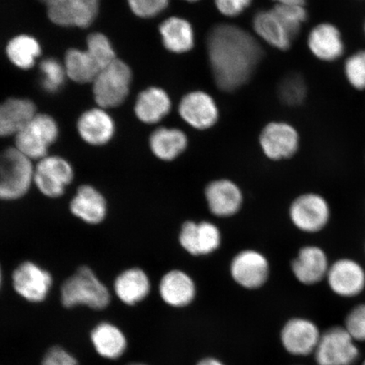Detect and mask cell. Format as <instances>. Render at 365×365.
<instances>
[{
  "label": "cell",
  "instance_id": "1",
  "mask_svg": "<svg viewBox=\"0 0 365 365\" xmlns=\"http://www.w3.org/2000/svg\"><path fill=\"white\" fill-rule=\"evenodd\" d=\"M207 53L214 81L225 93L247 83L263 57L262 45L255 36L227 23L210 30Z\"/></svg>",
  "mask_w": 365,
  "mask_h": 365
},
{
  "label": "cell",
  "instance_id": "2",
  "mask_svg": "<svg viewBox=\"0 0 365 365\" xmlns=\"http://www.w3.org/2000/svg\"><path fill=\"white\" fill-rule=\"evenodd\" d=\"M112 295L93 269L81 267L63 282L61 289V303L67 309L85 307L103 310L110 304Z\"/></svg>",
  "mask_w": 365,
  "mask_h": 365
},
{
  "label": "cell",
  "instance_id": "3",
  "mask_svg": "<svg viewBox=\"0 0 365 365\" xmlns=\"http://www.w3.org/2000/svg\"><path fill=\"white\" fill-rule=\"evenodd\" d=\"M35 164L16 147L0 153V200L14 202L29 192L34 185Z\"/></svg>",
  "mask_w": 365,
  "mask_h": 365
},
{
  "label": "cell",
  "instance_id": "4",
  "mask_svg": "<svg viewBox=\"0 0 365 365\" xmlns=\"http://www.w3.org/2000/svg\"><path fill=\"white\" fill-rule=\"evenodd\" d=\"M133 72L127 63L117 58L102 68L91 83L97 106L111 109L121 106L130 93Z\"/></svg>",
  "mask_w": 365,
  "mask_h": 365
},
{
  "label": "cell",
  "instance_id": "5",
  "mask_svg": "<svg viewBox=\"0 0 365 365\" xmlns=\"http://www.w3.org/2000/svg\"><path fill=\"white\" fill-rule=\"evenodd\" d=\"M61 134L56 118L48 113H38L31 118L14 138L15 145L27 158L38 162L49 155Z\"/></svg>",
  "mask_w": 365,
  "mask_h": 365
},
{
  "label": "cell",
  "instance_id": "6",
  "mask_svg": "<svg viewBox=\"0 0 365 365\" xmlns=\"http://www.w3.org/2000/svg\"><path fill=\"white\" fill-rule=\"evenodd\" d=\"M313 355L317 365H354L360 349L344 327L334 326L322 333Z\"/></svg>",
  "mask_w": 365,
  "mask_h": 365
},
{
  "label": "cell",
  "instance_id": "7",
  "mask_svg": "<svg viewBox=\"0 0 365 365\" xmlns=\"http://www.w3.org/2000/svg\"><path fill=\"white\" fill-rule=\"evenodd\" d=\"M74 179L72 164L58 155L49 154L35 164L34 185L46 197H62Z\"/></svg>",
  "mask_w": 365,
  "mask_h": 365
},
{
  "label": "cell",
  "instance_id": "8",
  "mask_svg": "<svg viewBox=\"0 0 365 365\" xmlns=\"http://www.w3.org/2000/svg\"><path fill=\"white\" fill-rule=\"evenodd\" d=\"M11 282L16 293L27 302L39 304L47 299L53 284L51 273L38 263L26 261L12 272Z\"/></svg>",
  "mask_w": 365,
  "mask_h": 365
},
{
  "label": "cell",
  "instance_id": "9",
  "mask_svg": "<svg viewBox=\"0 0 365 365\" xmlns=\"http://www.w3.org/2000/svg\"><path fill=\"white\" fill-rule=\"evenodd\" d=\"M100 3L101 0H51L46 7L53 24L83 29L97 19Z\"/></svg>",
  "mask_w": 365,
  "mask_h": 365
},
{
  "label": "cell",
  "instance_id": "10",
  "mask_svg": "<svg viewBox=\"0 0 365 365\" xmlns=\"http://www.w3.org/2000/svg\"><path fill=\"white\" fill-rule=\"evenodd\" d=\"M290 218L298 230L304 232H317L329 221V205L322 195L309 193L299 196L292 203Z\"/></svg>",
  "mask_w": 365,
  "mask_h": 365
},
{
  "label": "cell",
  "instance_id": "11",
  "mask_svg": "<svg viewBox=\"0 0 365 365\" xmlns=\"http://www.w3.org/2000/svg\"><path fill=\"white\" fill-rule=\"evenodd\" d=\"M178 110L187 125L198 130L211 129L220 115L215 99L211 94L200 90L185 94L180 100Z\"/></svg>",
  "mask_w": 365,
  "mask_h": 365
},
{
  "label": "cell",
  "instance_id": "12",
  "mask_svg": "<svg viewBox=\"0 0 365 365\" xmlns=\"http://www.w3.org/2000/svg\"><path fill=\"white\" fill-rule=\"evenodd\" d=\"M322 333L317 324L310 319L295 317L282 327L280 339L287 353L296 357H307L314 354Z\"/></svg>",
  "mask_w": 365,
  "mask_h": 365
},
{
  "label": "cell",
  "instance_id": "13",
  "mask_svg": "<svg viewBox=\"0 0 365 365\" xmlns=\"http://www.w3.org/2000/svg\"><path fill=\"white\" fill-rule=\"evenodd\" d=\"M299 135L295 128L286 122H271L259 135L263 153L274 161L290 158L298 152Z\"/></svg>",
  "mask_w": 365,
  "mask_h": 365
},
{
  "label": "cell",
  "instance_id": "14",
  "mask_svg": "<svg viewBox=\"0 0 365 365\" xmlns=\"http://www.w3.org/2000/svg\"><path fill=\"white\" fill-rule=\"evenodd\" d=\"M310 53L324 63H334L344 56L346 44L339 27L323 21L313 26L307 36Z\"/></svg>",
  "mask_w": 365,
  "mask_h": 365
},
{
  "label": "cell",
  "instance_id": "15",
  "mask_svg": "<svg viewBox=\"0 0 365 365\" xmlns=\"http://www.w3.org/2000/svg\"><path fill=\"white\" fill-rule=\"evenodd\" d=\"M77 133L86 144L103 147L116 134V123L107 109L94 107L82 113L76 123Z\"/></svg>",
  "mask_w": 365,
  "mask_h": 365
},
{
  "label": "cell",
  "instance_id": "16",
  "mask_svg": "<svg viewBox=\"0 0 365 365\" xmlns=\"http://www.w3.org/2000/svg\"><path fill=\"white\" fill-rule=\"evenodd\" d=\"M270 267L266 257L258 251H241L232 259L230 272L232 279L247 289H257L268 279Z\"/></svg>",
  "mask_w": 365,
  "mask_h": 365
},
{
  "label": "cell",
  "instance_id": "17",
  "mask_svg": "<svg viewBox=\"0 0 365 365\" xmlns=\"http://www.w3.org/2000/svg\"><path fill=\"white\" fill-rule=\"evenodd\" d=\"M327 278L333 293L342 298H354L365 289L364 269L354 259H341L333 263Z\"/></svg>",
  "mask_w": 365,
  "mask_h": 365
},
{
  "label": "cell",
  "instance_id": "18",
  "mask_svg": "<svg viewBox=\"0 0 365 365\" xmlns=\"http://www.w3.org/2000/svg\"><path fill=\"white\" fill-rule=\"evenodd\" d=\"M180 243L187 252L195 257L209 255L220 246L221 232L212 222L188 221L182 226Z\"/></svg>",
  "mask_w": 365,
  "mask_h": 365
},
{
  "label": "cell",
  "instance_id": "19",
  "mask_svg": "<svg viewBox=\"0 0 365 365\" xmlns=\"http://www.w3.org/2000/svg\"><path fill=\"white\" fill-rule=\"evenodd\" d=\"M108 210L105 196L91 185L78 187L70 202L72 215L89 225L102 223L107 217Z\"/></svg>",
  "mask_w": 365,
  "mask_h": 365
},
{
  "label": "cell",
  "instance_id": "20",
  "mask_svg": "<svg viewBox=\"0 0 365 365\" xmlns=\"http://www.w3.org/2000/svg\"><path fill=\"white\" fill-rule=\"evenodd\" d=\"M38 113L33 100L12 97L0 103V138L15 137Z\"/></svg>",
  "mask_w": 365,
  "mask_h": 365
},
{
  "label": "cell",
  "instance_id": "21",
  "mask_svg": "<svg viewBox=\"0 0 365 365\" xmlns=\"http://www.w3.org/2000/svg\"><path fill=\"white\" fill-rule=\"evenodd\" d=\"M170 96L163 88L149 86L137 96L134 105L135 115L145 125H156L172 110Z\"/></svg>",
  "mask_w": 365,
  "mask_h": 365
},
{
  "label": "cell",
  "instance_id": "22",
  "mask_svg": "<svg viewBox=\"0 0 365 365\" xmlns=\"http://www.w3.org/2000/svg\"><path fill=\"white\" fill-rule=\"evenodd\" d=\"M210 211L221 217L235 215L243 203V195L239 186L228 180L210 182L205 190Z\"/></svg>",
  "mask_w": 365,
  "mask_h": 365
},
{
  "label": "cell",
  "instance_id": "23",
  "mask_svg": "<svg viewBox=\"0 0 365 365\" xmlns=\"http://www.w3.org/2000/svg\"><path fill=\"white\" fill-rule=\"evenodd\" d=\"M291 267L297 280L305 285L318 284L327 277L330 267L324 250L313 245L301 249Z\"/></svg>",
  "mask_w": 365,
  "mask_h": 365
},
{
  "label": "cell",
  "instance_id": "24",
  "mask_svg": "<svg viewBox=\"0 0 365 365\" xmlns=\"http://www.w3.org/2000/svg\"><path fill=\"white\" fill-rule=\"evenodd\" d=\"M163 47L175 54L189 53L195 47V34L191 23L180 16L166 18L158 26Z\"/></svg>",
  "mask_w": 365,
  "mask_h": 365
},
{
  "label": "cell",
  "instance_id": "25",
  "mask_svg": "<svg viewBox=\"0 0 365 365\" xmlns=\"http://www.w3.org/2000/svg\"><path fill=\"white\" fill-rule=\"evenodd\" d=\"M90 340L96 353L105 359H120L128 348L124 331L109 322H100L94 327L91 331Z\"/></svg>",
  "mask_w": 365,
  "mask_h": 365
},
{
  "label": "cell",
  "instance_id": "26",
  "mask_svg": "<svg viewBox=\"0 0 365 365\" xmlns=\"http://www.w3.org/2000/svg\"><path fill=\"white\" fill-rule=\"evenodd\" d=\"M162 299L172 307L182 308L192 303L195 298V282L188 274L180 270L168 272L159 284Z\"/></svg>",
  "mask_w": 365,
  "mask_h": 365
},
{
  "label": "cell",
  "instance_id": "27",
  "mask_svg": "<svg viewBox=\"0 0 365 365\" xmlns=\"http://www.w3.org/2000/svg\"><path fill=\"white\" fill-rule=\"evenodd\" d=\"M113 291L123 304L135 305L148 298L150 292V278L143 269H127L114 280Z\"/></svg>",
  "mask_w": 365,
  "mask_h": 365
},
{
  "label": "cell",
  "instance_id": "28",
  "mask_svg": "<svg viewBox=\"0 0 365 365\" xmlns=\"http://www.w3.org/2000/svg\"><path fill=\"white\" fill-rule=\"evenodd\" d=\"M252 26L255 35L259 39L280 51L290 49L294 41L272 9L259 11L255 14Z\"/></svg>",
  "mask_w": 365,
  "mask_h": 365
},
{
  "label": "cell",
  "instance_id": "29",
  "mask_svg": "<svg viewBox=\"0 0 365 365\" xmlns=\"http://www.w3.org/2000/svg\"><path fill=\"white\" fill-rule=\"evenodd\" d=\"M188 144V137L178 128L159 127L149 138V147L154 156L165 162L180 156Z\"/></svg>",
  "mask_w": 365,
  "mask_h": 365
},
{
  "label": "cell",
  "instance_id": "30",
  "mask_svg": "<svg viewBox=\"0 0 365 365\" xmlns=\"http://www.w3.org/2000/svg\"><path fill=\"white\" fill-rule=\"evenodd\" d=\"M43 48L34 36L18 34L9 41L6 54L8 61L21 71H29L39 61Z\"/></svg>",
  "mask_w": 365,
  "mask_h": 365
},
{
  "label": "cell",
  "instance_id": "31",
  "mask_svg": "<svg viewBox=\"0 0 365 365\" xmlns=\"http://www.w3.org/2000/svg\"><path fill=\"white\" fill-rule=\"evenodd\" d=\"M68 79L80 85L91 84L100 68L86 49H68L63 58Z\"/></svg>",
  "mask_w": 365,
  "mask_h": 365
},
{
  "label": "cell",
  "instance_id": "32",
  "mask_svg": "<svg viewBox=\"0 0 365 365\" xmlns=\"http://www.w3.org/2000/svg\"><path fill=\"white\" fill-rule=\"evenodd\" d=\"M38 68L41 86L46 93H57L63 88L68 77L63 62L56 58H46L41 61Z\"/></svg>",
  "mask_w": 365,
  "mask_h": 365
},
{
  "label": "cell",
  "instance_id": "33",
  "mask_svg": "<svg viewBox=\"0 0 365 365\" xmlns=\"http://www.w3.org/2000/svg\"><path fill=\"white\" fill-rule=\"evenodd\" d=\"M86 51L100 68L107 67L118 58L115 49L106 35L102 33L91 34L86 41Z\"/></svg>",
  "mask_w": 365,
  "mask_h": 365
},
{
  "label": "cell",
  "instance_id": "34",
  "mask_svg": "<svg viewBox=\"0 0 365 365\" xmlns=\"http://www.w3.org/2000/svg\"><path fill=\"white\" fill-rule=\"evenodd\" d=\"M278 97L289 107L299 106L307 96V86L304 77L292 73L282 79L278 85Z\"/></svg>",
  "mask_w": 365,
  "mask_h": 365
},
{
  "label": "cell",
  "instance_id": "35",
  "mask_svg": "<svg viewBox=\"0 0 365 365\" xmlns=\"http://www.w3.org/2000/svg\"><path fill=\"white\" fill-rule=\"evenodd\" d=\"M272 10L284 25L292 38L295 40L300 34L303 25L308 20L309 14L307 7L276 4Z\"/></svg>",
  "mask_w": 365,
  "mask_h": 365
},
{
  "label": "cell",
  "instance_id": "36",
  "mask_svg": "<svg viewBox=\"0 0 365 365\" xmlns=\"http://www.w3.org/2000/svg\"><path fill=\"white\" fill-rule=\"evenodd\" d=\"M344 75L351 88L365 91V49L358 50L346 58Z\"/></svg>",
  "mask_w": 365,
  "mask_h": 365
},
{
  "label": "cell",
  "instance_id": "37",
  "mask_svg": "<svg viewBox=\"0 0 365 365\" xmlns=\"http://www.w3.org/2000/svg\"><path fill=\"white\" fill-rule=\"evenodd\" d=\"M130 10L140 19H153L167 10L170 0H127Z\"/></svg>",
  "mask_w": 365,
  "mask_h": 365
},
{
  "label": "cell",
  "instance_id": "38",
  "mask_svg": "<svg viewBox=\"0 0 365 365\" xmlns=\"http://www.w3.org/2000/svg\"><path fill=\"white\" fill-rule=\"evenodd\" d=\"M344 327L356 342H365V303L350 310Z\"/></svg>",
  "mask_w": 365,
  "mask_h": 365
},
{
  "label": "cell",
  "instance_id": "39",
  "mask_svg": "<svg viewBox=\"0 0 365 365\" xmlns=\"http://www.w3.org/2000/svg\"><path fill=\"white\" fill-rule=\"evenodd\" d=\"M252 1L253 0H214L218 12L228 18L242 15Z\"/></svg>",
  "mask_w": 365,
  "mask_h": 365
},
{
  "label": "cell",
  "instance_id": "40",
  "mask_svg": "<svg viewBox=\"0 0 365 365\" xmlns=\"http://www.w3.org/2000/svg\"><path fill=\"white\" fill-rule=\"evenodd\" d=\"M41 365H79L77 359L61 346H53L44 355Z\"/></svg>",
  "mask_w": 365,
  "mask_h": 365
},
{
  "label": "cell",
  "instance_id": "41",
  "mask_svg": "<svg viewBox=\"0 0 365 365\" xmlns=\"http://www.w3.org/2000/svg\"><path fill=\"white\" fill-rule=\"evenodd\" d=\"M276 4H284V6H305L307 0H272Z\"/></svg>",
  "mask_w": 365,
  "mask_h": 365
},
{
  "label": "cell",
  "instance_id": "42",
  "mask_svg": "<svg viewBox=\"0 0 365 365\" xmlns=\"http://www.w3.org/2000/svg\"><path fill=\"white\" fill-rule=\"evenodd\" d=\"M196 365H225L222 363L220 360H218L215 358H205L196 364Z\"/></svg>",
  "mask_w": 365,
  "mask_h": 365
},
{
  "label": "cell",
  "instance_id": "43",
  "mask_svg": "<svg viewBox=\"0 0 365 365\" xmlns=\"http://www.w3.org/2000/svg\"><path fill=\"white\" fill-rule=\"evenodd\" d=\"M3 270L1 267V264H0V290H1V287L3 285Z\"/></svg>",
  "mask_w": 365,
  "mask_h": 365
},
{
  "label": "cell",
  "instance_id": "44",
  "mask_svg": "<svg viewBox=\"0 0 365 365\" xmlns=\"http://www.w3.org/2000/svg\"><path fill=\"white\" fill-rule=\"evenodd\" d=\"M38 1L43 3V4H45L46 6H47L49 2L51 1V0H38Z\"/></svg>",
  "mask_w": 365,
  "mask_h": 365
},
{
  "label": "cell",
  "instance_id": "45",
  "mask_svg": "<svg viewBox=\"0 0 365 365\" xmlns=\"http://www.w3.org/2000/svg\"><path fill=\"white\" fill-rule=\"evenodd\" d=\"M184 1L189 2V3H196L200 1V0H184Z\"/></svg>",
  "mask_w": 365,
  "mask_h": 365
},
{
  "label": "cell",
  "instance_id": "46",
  "mask_svg": "<svg viewBox=\"0 0 365 365\" xmlns=\"http://www.w3.org/2000/svg\"><path fill=\"white\" fill-rule=\"evenodd\" d=\"M127 365H147V364H143V363H130V364H127Z\"/></svg>",
  "mask_w": 365,
  "mask_h": 365
},
{
  "label": "cell",
  "instance_id": "47",
  "mask_svg": "<svg viewBox=\"0 0 365 365\" xmlns=\"http://www.w3.org/2000/svg\"><path fill=\"white\" fill-rule=\"evenodd\" d=\"M363 30H364V34L365 36V21H364V26H363Z\"/></svg>",
  "mask_w": 365,
  "mask_h": 365
},
{
  "label": "cell",
  "instance_id": "48",
  "mask_svg": "<svg viewBox=\"0 0 365 365\" xmlns=\"http://www.w3.org/2000/svg\"><path fill=\"white\" fill-rule=\"evenodd\" d=\"M361 365H365V359L364 360V361L362 362Z\"/></svg>",
  "mask_w": 365,
  "mask_h": 365
}]
</instances>
